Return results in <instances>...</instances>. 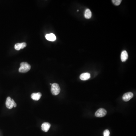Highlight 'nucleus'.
<instances>
[{
    "mask_svg": "<svg viewBox=\"0 0 136 136\" xmlns=\"http://www.w3.org/2000/svg\"><path fill=\"white\" fill-rule=\"evenodd\" d=\"M21 67L19 71L21 73H26L29 71L31 69L30 65L26 62H22L21 64Z\"/></svg>",
    "mask_w": 136,
    "mask_h": 136,
    "instance_id": "obj_1",
    "label": "nucleus"
},
{
    "mask_svg": "<svg viewBox=\"0 0 136 136\" xmlns=\"http://www.w3.org/2000/svg\"><path fill=\"white\" fill-rule=\"evenodd\" d=\"M51 92L54 95H57L59 94L61 91V88L59 84L57 83L53 84L51 85Z\"/></svg>",
    "mask_w": 136,
    "mask_h": 136,
    "instance_id": "obj_2",
    "label": "nucleus"
},
{
    "mask_svg": "<svg viewBox=\"0 0 136 136\" xmlns=\"http://www.w3.org/2000/svg\"><path fill=\"white\" fill-rule=\"evenodd\" d=\"M5 104L7 107L9 109H11L13 107H15L17 106L16 104L15 103L14 100L11 99L10 97H7Z\"/></svg>",
    "mask_w": 136,
    "mask_h": 136,
    "instance_id": "obj_3",
    "label": "nucleus"
},
{
    "mask_svg": "<svg viewBox=\"0 0 136 136\" xmlns=\"http://www.w3.org/2000/svg\"><path fill=\"white\" fill-rule=\"evenodd\" d=\"M107 112L106 109L100 108L96 111L95 115L97 117H102L105 116L107 114Z\"/></svg>",
    "mask_w": 136,
    "mask_h": 136,
    "instance_id": "obj_4",
    "label": "nucleus"
},
{
    "mask_svg": "<svg viewBox=\"0 0 136 136\" xmlns=\"http://www.w3.org/2000/svg\"><path fill=\"white\" fill-rule=\"evenodd\" d=\"M134 96V94L132 92H129L125 93L122 96V99L124 101H128Z\"/></svg>",
    "mask_w": 136,
    "mask_h": 136,
    "instance_id": "obj_5",
    "label": "nucleus"
},
{
    "mask_svg": "<svg viewBox=\"0 0 136 136\" xmlns=\"http://www.w3.org/2000/svg\"><path fill=\"white\" fill-rule=\"evenodd\" d=\"M27 46V43H16L15 45L14 48L16 50H19L21 49L25 48Z\"/></svg>",
    "mask_w": 136,
    "mask_h": 136,
    "instance_id": "obj_6",
    "label": "nucleus"
},
{
    "mask_svg": "<svg viewBox=\"0 0 136 136\" xmlns=\"http://www.w3.org/2000/svg\"><path fill=\"white\" fill-rule=\"evenodd\" d=\"M90 78V74L88 73H83L80 76V79L82 81H86L89 79Z\"/></svg>",
    "mask_w": 136,
    "mask_h": 136,
    "instance_id": "obj_7",
    "label": "nucleus"
},
{
    "mask_svg": "<svg viewBox=\"0 0 136 136\" xmlns=\"http://www.w3.org/2000/svg\"><path fill=\"white\" fill-rule=\"evenodd\" d=\"M50 124L49 122H44L42 124L41 128L43 131L45 132H47L50 128Z\"/></svg>",
    "mask_w": 136,
    "mask_h": 136,
    "instance_id": "obj_8",
    "label": "nucleus"
},
{
    "mask_svg": "<svg viewBox=\"0 0 136 136\" xmlns=\"http://www.w3.org/2000/svg\"><path fill=\"white\" fill-rule=\"evenodd\" d=\"M45 38L47 40L50 41H54L57 39L55 35L53 33L47 34L45 36Z\"/></svg>",
    "mask_w": 136,
    "mask_h": 136,
    "instance_id": "obj_9",
    "label": "nucleus"
},
{
    "mask_svg": "<svg viewBox=\"0 0 136 136\" xmlns=\"http://www.w3.org/2000/svg\"><path fill=\"white\" fill-rule=\"evenodd\" d=\"M42 96V94L40 92L34 93L31 95V98L33 100H38L41 98Z\"/></svg>",
    "mask_w": 136,
    "mask_h": 136,
    "instance_id": "obj_10",
    "label": "nucleus"
},
{
    "mask_svg": "<svg viewBox=\"0 0 136 136\" xmlns=\"http://www.w3.org/2000/svg\"><path fill=\"white\" fill-rule=\"evenodd\" d=\"M128 52H127L126 50H124L122 52L121 56V58L122 61L124 62L126 61L128 59Z\"/></svg>",
    "mask_w": 136,
    "mask_h": 136,
    "instance_id": "obj_11",
    "label": "nucleus"
},
{
    "mask_svg": "<svg viewBox=\"0 0 136 136\" xmlns=\"http://www.w3.org/2000/svg\"><path fill=\"white\" fill-rule=\"evenodd\" d=\"M92 15L91 11L89 9H87L85 11L84 13V16L85 18L87 19H89L91 18Z\"/></svg>",
    "mask_w": 136,
    "mask_h": 136,
    "instance_id": "obj_12",
    "label": "nucleus"
},
{
    "mask_svg": "<svg viewBox=\"0 0 136 136\" xmlns=\"http://www.w3.org/2000/svg\"><path fill=\"white\" fill-rule=\"evenodd\" d=\"M112 2L115 5L118 6L122 2V0H112Z\"/></svg>",
    "mask_w": 136,
    "mask_h": 136,
    "instance_id": "obj_13",
    "label": "nucleus"
},
{
    "mask_svg": "<svg viewBox=\"0 0 136 136\" xmlns=\"http://www.w3.org/2000/svg\"><path fill=\"white\" fill-rule=\"evenodd\" d=\"M110 132L108 130H106L103 133L104 136H110Z\"/></svg>",
    "mask_w": 136,
    "mask_h": 136,
    "instance_id": "obj_14",
    "label": "nucleus"
}]
</instances>
